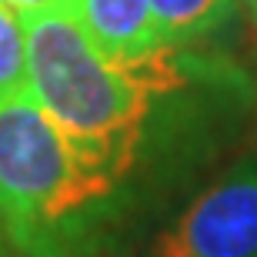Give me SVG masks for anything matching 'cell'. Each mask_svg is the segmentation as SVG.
<instances>
[{
    "mask_svg": "<svg viewBox=\"0 0 257 257\" xmlns=\"http://www.w3.org/2000/svg\"><path fill=\"white\" fill-rule=\"evenodd\" d=\"M27 94L94 171L124 184L137 167L157 97L184 87V60L167 47L141 64H114L87 40L64 0L20 14Z\"/></svg>",
    "mask_w": 257,
    "mask_h": 257,
    "instance_id": "1",
    "label": "cell"
},
{
    "mask_svg": "<svg viewBox=\"0 0 257 257\" xmlns=\"http://www.w3.org/2000/svg\"><path fill=\"white\" fill-rule=\"evenodd\" d=\"M120 191L30 94L0 100V257H117Z\"/></svg>",
    "mask_w": 257,
    "mask_h": 257,
    "instance_id": "2",
    "label": "cell"
},
{
    "mask_svg": "<svg viewBox=\"0 0 257 257\" xmlns=\"http://www.w3.org/2000/svg\"><path fill=\"white\" fill-rule=\"evenodd\" d=\"M151 257H257V157H244L154 240Z\"/></svg>",
    "mask_w": 257,
    "mask_h": 257,
    "instance_id": "3",
    "label": "cell"
},
{
    "mask_svg": "<svg viewBox=\"0 0 257 257\" xmlns=\"http://www.w3.org/2000/svg\"><path fill=\"white\" fill-rule=\"evenodd\" d=\"M64 7L87 40L114 64H141L167 50L147 0H64Z\"/></svg>",
    "mask_w": 257,
    "mask_h": 257,
    "instance_id": "4",
    "label": "cell"
},
{
    "mask_svg": "<svg viewBox=\"0 0 257 257\" xmlns=\"http://www.w3.org/2000/svg\"><path fill=\"white\" fill-rule=\"evenodd\" d=\"M164 47H191L210 40L237 20V0H147Z\"/></svg>",
    "mask_w": 257,
    "mask_h": 257,
    "instance_id": "5",
    "label": "cell"
},
{
    "mask_svg": "<svg viewBox=\"0 0 257 257\" xmlns=\"http://www.w3.org/2000/svg\"><path fill=\"white\" fill-rule=\"evenodd\" d=\"M27 94V40L17 10L0 4V100Z\"/></svg>",
    "mask_w": 257,
    "mask_h": 257,
    "instance_id": "6",
    "label": "cell"
},
{
    "mask_svg": "<svg viewBox=\"0 0 257 257\" xmlns=\"http://www.w3.org/2000/svg\"><path fill=\"white\" fill-rule=\"evenodd\" d=\"M0 4L17 10V14H30V10H40V7H47V4H54V0H0Z\"/></svg>",
    "mask_w": 257,
    "mask_h": 257,
    "instance_id": "7",
    "label": "cell"
},
{
    "mask_svg": "<svg viewBox=\"0 0 257 257\" xmlns=\"http://www.w3.org/2000/svg\"><path fill=\"white\" fill-rule=\"evenodd\" d=\"M237 10L247 17V24L254 27V34H257V0H237Z\"/></svg>",
    "mask_w": 257,
    "mask_h": 257,
    "instance_id": "8",
    "label": "cell"
}]
</instances>
